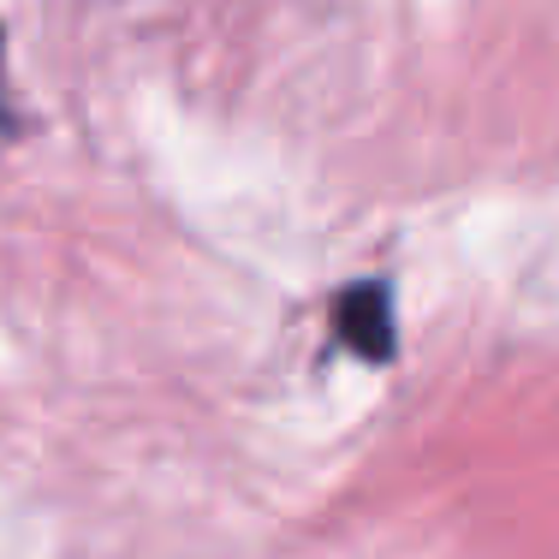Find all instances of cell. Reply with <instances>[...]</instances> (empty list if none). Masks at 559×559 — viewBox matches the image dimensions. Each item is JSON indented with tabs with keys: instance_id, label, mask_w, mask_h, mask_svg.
<instances>
[{
	"instance_id": "cell-1",
	"label": "cell",
	"mask_w": 559,
	"mask_h": 559,
	"mask_svg": "<svg viewBox=\"0 0 559 559\" xmlns=\"http://www.w3.org/2000/svg\"><path fill=\"white\" fill-rule=\"evenodd\" d=\"M393 286L388 280H357L334 298V334L345 352H357L364 364H388L393 357Z\"/></svg>"
},
{
	"instance_id": "cell-2",
	"label": "cell",
	"mask_w": 559,
	"mask_h": 559,
	"mask_svg": "<svg viewBox=\"0 0 559 559\" xmlns=\"http://www.w3.org/2000/svg\"><path fill=\"white\" fill-rule=\"evenodd\" d=\"M0 126H12V108H7V31H0Z\"/></svg>"
}]
</instances>
